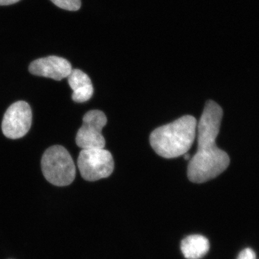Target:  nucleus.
<instances>
[{
  "instance_id": "nucleus-13",
  "label": "nucleus",
  "mask_w": 259,
  "mask_h": 259,
  "mask_svg": "<svg viewBox=\"0 0 259 259\" xmlns=\"http://www.w3.org/2000/svg\"><path fill=\"white\" fill-rule=\"evenodd\" d=\"M184 157H185L186 160L190 159V155L187 154V153H186V154H185V156H184Z\"/></svg>"
},
{
  "instance_id": "nucleus-1",
  "label": "nucleus",
  "mask_w": 259,
  "mask_h": 259,
  "mask_svg": "<svg viewBox=\"0 0 259 259\" xmlns=\"http://www.w3.org/2000/svg\"><path fill=\"white\" fill-rule=\"evenodd\" d=\"M223 114L222 108L215 102L209 100L206 103L197 124V151L191 158L187 168L188 179L194 183L212 180L229 166L228 153L218 148L215 144Z\"/></svg>"
},
{
  "instance_id": "nucleus-5",
  "label": "nucleus",
  "mask_w": 259,
  "mask_h": 259,
  "mask_svg": "<svg viewBox=\"0 0 259 259\" xmlns=\"http://www.w3.org/2000/svg\"><path fill=\"white\" fill-rule=\"evenodd\" d=\"M107 117L98 110H90L83 117L82 126L78 131L76 143L82 149L104 148L105 139L102 130L106 125Z\"/></svg>"
},
{
  "instance_id": "nucleus-7",
  "label": "nucleus",
  "mask_w": 259,
  "mask_h": 259,
  "mask_svg": "<svg viewBox=\"0 0 259 259\" xmlns=\"http://www.w3.org/2000/svg\"><path fill=\"white\" fill-rule=\"evenodd\" d=\"M72 71L71 63L64 58L56 56H47L32 61L29 66L32 74L61 81L68 77Z\"/></svg>"
},
{
  "instance_id": "nucleus-6",
  "label": "nucleus",
  "mask_w": 259,
  "mask_h": 259,
  "mask_svg": "<svg viewBox=\"0 0 259 259\" xmlns=\"http://www.w3.org/2000/svg\"><path fill=\"white\" fill-rule=\"evenodd\" d=\"M32 119L31 108L26 102L18 101L12 104L3 117V134L10 139L23 138L31 127Z\"/></svg>"
},
{
  "instance_id": "nucleus-9",
  "label": "nucleus",
  "mask_w": 259,
  "mask_h": 259,
  "mask_svg": "<svg viewBox=\"0 0 259 259\" xmlns=\"http://www.w3.org/2000/svg\"><path fill=\"white\" fill-rule=\"evenodd\" d=\"M209 249L208 239L201 235H192L182 240L181 250L187 259H200Z\"/></svg>"
},
{
  "instance_id": "nucleus-11",
  "label": "nucleus",
  "mask_w": 259,
  "mask_h": 259,
  "mask_svg": "<svg viewBox=\"0 0 259 259\" xmlns=\"http://www.w3.org/2000/svg\"><path fill=\"white\" fill-rule=\"evenodd\" d=\"M237 259H256V255L251 248H247L242 250Z\"/></svg>"
},
{
  "instance_id": "nucleus-8",
  "label": "nucleus",
  "mask_w": 259,
  "mask_h": 259,
  "mask_svg": "<svg viewBox=\"0 0 259 259\" xmlns=\"http://www.w3.org/2000/svg\"><path fill=\"white\" fill-rule=\"evenodd\" d=\"M68 83L73 90L72 100L77 103L88 102L93 97L94 89L88 74L80 69H72L68 76Z\"/></svg>"
},
{
  "instance_id": "nucleus-10",
  "label": "nucleus",
  "mask_w": 259,
  "mask_h": 259,
  "mask_svg": "<svg viewBox=\"0 0 259 259\" xmlns=\"http://www.w3.org/2000/svg\"><path fill=\"white\" fill-rule=\"evenodd\" d=\"M54 5L63 10L77 11L81 8V0H51Z\"/></svg>"
},
{
  "instance_id": "nucleus-2",
  "label": "nucleus",
  "mask_w": 259,
  "mask_h": 259,
  "mask_svg": "<svg viewBox=\"0 0 259 259\" xmlns=\"http://www.w3.org/2000/svg\"><path fill=\"white\" fill-rule=\"evenodd\" d=\"M197 122L185 115L151 133L150 144L155 152L165 158H177L188 152L196 137Z\"/></svg>"
},
{
  "instance_id": "nucleus-12",
  "label": "nucleus",
  "mask_w": 259,
  "mask_h": 259,
  "mask_svg": "<svg viewBox=\"0 0 259 259\" xmlns=\"http://www.w3.org/2000/svg\"><path fill=\"white\" fill-rule=\"evenodd\" d=\"M20 0H0V5H10L18 3Z\"/></svg>"
},
{
  "instance_id": "nucleus-4",
  "label": "nucleus",
  "mask_w": 259,
  "mask_h": 259,
  "mask_svg": "<svg viewBox=\"0 0 259 259\" xmlns=\"http://www.w3.org/2000/svg\"><path fill=\"white\" fill-rule=\"evenodd\" d=\"M77 165L81 177L88 182L110 177L115 166L111 153L104 148L81 150Z\"/></svg>"
},
{
  "instance_id": "nucleus-3",
  "label": "nucleus",
  "mask_w": 259,
  "mask_h": 259,
  "mask_svg": "<svg viewBox=\"0 0 259 259\" xmlns=\"http://www.w3.org/2000/svg\"><path fill=\"white\" fill-rule=\"evenodd\" d=\"M41 168L48 182L58 187L71 185L76 177L72 157L66 148L58 145L51 146L44 152Z\"/></svg>"
}]
</instances>
